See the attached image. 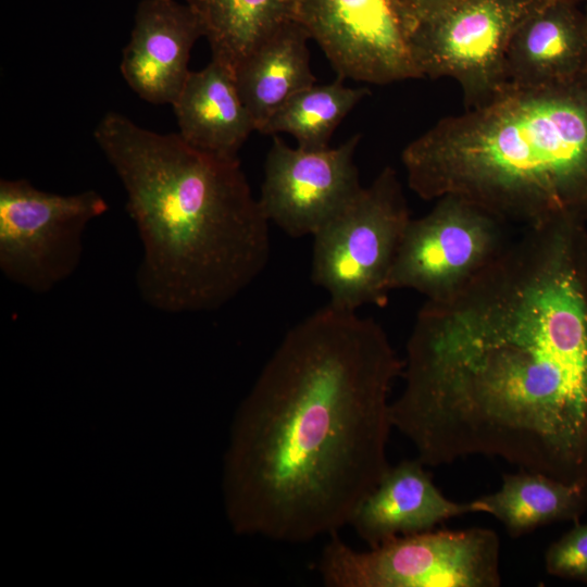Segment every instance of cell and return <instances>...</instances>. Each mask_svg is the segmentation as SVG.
Here are the masks:
<instances>
[{"label":"cell","mask_w":587,"mask_h":587,"mask_svg":"<svg viewBox=\"0 0 587 587\" xmlns=\"http://www.w3.org/2000/svg\"><path fill=\"white\" fill-rule=\"evenodd\" d=\"M392 427L425 465L499 458L587 478V223L525 232L444 300L405 346Z\"/></svg>","instance_id":"obj_1"},{"label":"cell","mask_w":587,"mask_h":587,"mask_svg":"<svg viewBox=\"0 0 587 587\" xmlns=\"http://www.w3.org/2000/svg\"><path fill=\"white\" fill-rule=\"evenodd\" d=\"M403 360L372 317L332 304L291 327L233 423L225 508L238 534L303 544L338 533L390 467Z\"/></svg>","instance_id":"obj_2"},{"label":"cell","mask_w":587,"mask_h":587,"mask_svg":"<svg viewBox=\"0 0 587 587\" xmlns=\"http://www.w3.org/2000/svg\"><path fill=\"white\" fill-rule=\"evenodd\" d=\"M93 138L120 178L142 247L141 300L164 313L215 311L265 268L270 221L237 158L108 112Z\"/></svg>","instance_id":"obj_3"},{"label":"cell","mask_w":587,"mask_h":587,"mask_svg":"<svg viewBox=\"0 0 587 587\" xmlns=\"http://www.w3.org/2000/svg\"><path fill=\"white\" fill-rule=\"evenodd\" d=\"M401 160L424 200L463 197L525 227L587 223V70L551 85L505 86L439 120Z\"/></svg>","instance_id":"obj_4"},{"label":"cell","mask_w":587,"mask_h":587,"mask_svg":"<svg viewBox=\"0 0 587 587\" xmlns=\"http://www.w3.org/2000/svg\"><path fill=\"white\" fill-rule=\"evenodd\" d=\"M411 221L396 171L386 166L314 235L312 280L329 304L350 311L383 307L390 273Z\"/></svg>","instance_id":"obj_5"},{"label":"cell","mask_w":587,"mask_h":587,"mask_svg":"<svg viewBox=\"0 0 587 587\" xmlns=\"http://www.w3.org/2000/svg\"><path fill=\"white\" fill-rule=\"evenodd\" d=\"M319 572L327 587H498L500 540L484 527L430 529L358 551L336 533Z\"/></svg>","instance_id":"obj_6"},{"label":"cell","mask_w":587,"mask_h":587,"mask_svg":"<svg viewBox=\"0 0 587 587\" xmlns=\"http://www.w3.org/2000/svg\"><path fill=\"white\" fill-rule=\"evenodd\" d=\"M109 209L88 189L43 191L25 178L0 180V271L34 294H46L78 267L90 222Z\"/></svg>","instance_id":"obj_7"},{"label":"cell","mask_w":587,"mask_h":587,"mask_svg":"<svg viewBox=\"0 0 587 587\" xmlns=\"http://www.w3.org/2000/svg\"><path fill=\"white\" fill-rule=\"evenodd\" d=\"M550 0H464L419 22L412 52L422 77L454 79L466 109L480 107L504 88V59L513 34Z\"/></svg>","instance_id":"obj_8"},{"label":"cell","mask_w":587,"mask_h":587,"mask_svg":"<svg viewBox=\"0 0 587 587\" xmlns=\"http://www.w3.org/2000/svg\"><path fill=\"white\" fill-rule=\"evenodd\" d=\"M411 218L389 278L392 289H412L426 300L447 299L475 278L505 249L504 221L463 197L436 199Z\"/></svg>","instance_id":"obj_9"},{"label":"cell","mask_w":587,"mask_h":587,"mask_svg":"<svg viewBox=\"0 0 587 587\" xmlns=\"http://www.w3.org/2000/svg\"><path fill=\"white\" fill-rule=\"evenodd\" d=\"M297 21L344 79L422 77L412 52L415 22L400 0H300Z\"/></svg>","instance_id":"obj_10"},{"label":"cell","mask_w":587,"mask_h":587,"mask_svg":"<svg viewBox=\"0 0 587 587\" xmlns=\"http://www.w3.org/2000/svg\"><path fill=\"white\" fill-rule=\"evenodd\" d=\"M361 135L335 148H291L276 135L259 198L270 222L291 237L314 235L362 188L354 154Z\"/></svg>","instance_id":"obj_11"},{"label":"cell","mask_w":587,"mask_h":587,"mask_svg":"<svg viewBox=\"0 0 587 587\" xmlns=\"http://www.w3.org/2000/svg\"><path fill=\"white\" fill-rule=\"evenodd\" d=\"M203 36L196 13L174 0H141L120 70L142 100L173 104L190 73V51Z\"/></svg>","instance_id":"obj_12"},{"label":"cell","mask_w":587,"mask_h":587,"mask_svg":"<svg viewBox=\"0 0 587 587\" xmlns=\"http://www.w3.org/2000/svg\"><path fill=\"white\" fill-rule=\"evenodd\" d=\"M425 466L419 458L390 465L360 504L350 525L370 548L397 536L434 529L452 517L480 513L474 500L447 498Z\"/></svg>","instance_id":"obj_13"},{"label":"cell","mask_w":587,"mask_h":587,"mask_svg":"<svg viewBox=\"0 0 587 587\" xmlns=\"http://www.w3.org/2000/svg\"><path fill=\"white\" fill-rule=\"evenodd\" d=\"M587 70V35L580 4L550 0L516 28L504 59V87H539Z\"/></svg>","instance_id":"obj_14"},{"label":"cell","mask_w":587,"mask_h":587,"mask_svg":"<svg viewBox=\"0 0 587 587\" xmlns=\"http://www.w3.org/2000/svg\"><path fill=\"white\" fill-rule=\"evenodd\" d=\"M172 107L180 137L213 154L237 158L255 130L235 73L214 60L199 71H190Z\"/></svg>","instance_id":"obj_15"},{"label":"cell","mask_w":587,"mask_h":587,"mask_svg":"<svg viewBox=\"0 0 587 587\" xmlns=\"http://www.w3.org/2000/svg\"><path fill=\"white\" fill-rule=\"evenodd\" d=\"M309 39L304 27L292 21L257 47L236 68L238 91L255 130L260 132L292 96L315 84Z\"/></svg>","instance_id":"obj_16"},{"label":"cell","mask_w":587,"mask_h":587,"mask_svg":"<svg viewBox=\"0 0 587 587\" xmlns=\"http://www.w3.org/2000/svg\"><path fill=\"white\" fill-rule=\"evenodd\" d=\"M474 501L480 513L494 516L517 538L545 525L578 522L587 510V478L569 483L520 469L504 474L498 490Z\"/></svg>","instance_id":"obj_17"},{"label":"cell","mask_w":587,"mask_h":587,"mask_svg":"<svg viewBox=\"0 0 587 587\" xmlns=\"http://www.w3.org/2000/svg\"><path fill=\"white\" fill-rule=\"evenodd\" d=\"M198 16L212 59L234 73L262 42L297 21L300 0H185Z\"/></svg>","instance_id":"obj_18"},{"label":"cell","mask_w":587,"mask_h":587,"mask_svg":"<svg viewBox=\"0 0 587 587\" xmlns=\"http://www.w3.org/2000/svg\"><path fill=\"white\" fill-rule=\"evenodd\" d=\"M369 91L366 87L346 86L340 76L327 84H313L292 96L260 133L289 134L304 150L328 148L335 129Z\"/></svg>","instance_id":"obj_19"},{"label":"cell","mask_w":587,"mask_h":587,"mask_svg":"<svg viewBox=\"0 0 587 587\" xmlns=\"http://www.w3.org/2000/svg\"><path fill=\"white\" fill-rule=\"evenodd\" d=\"M545 569L551 576L587 585V522L574 526L545 552Z\"/></svg>","instance_id":"obj_20"},{"label":"cell","mask_w":587,"mask_h":587,"mask_svg":"<svg viewBox=\"0 0 587 587\" xmlns=\"http://www.w3.org/2000/svg\"><path fill=\"white\" fill-rule=\"evenodd\" d=\"M415 22L444 13L464 0H400Z\"/></svg>","instance_id":"obj_21"},{"label":"cell","mask_w":587,"mask_h":587,"mask_svg":"<svg viewBox=\"0 0 587 587\" xmlns=\"http://www.w3.org/2000/svg\"><path fill=\"white\" fill-rule=\"evenodd\" d=\"M583 12H584V18H585V27H586V35H587V1L583 3Z\"/></svg>","instance_id":"obj_22"},{"label":"cell","mask_w":587,"mask_h":587,"mask_svg":"<svg viewBox=\"0 0 587 587\" xmlns=\"http://www.w3.org/2000/svg\"><path fill=\"white\" fill-rule=\"evenodd\" d=\"M565 1H571V2L578 3V4H583V3L586 2L587 0H565Z\"/></svg>","instance_id":"obj_23"}]
</instances>
